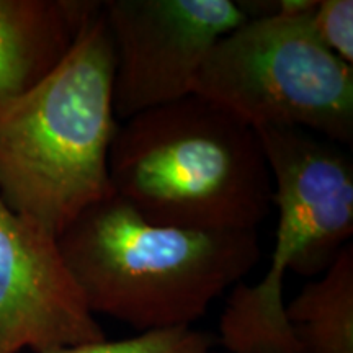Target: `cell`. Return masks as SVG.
I'll return each instance as SVG.
<instances>
[{"label": "cell", "instance_id": "obj_1", "mask_svg": "<svg viewBox=\"0 0 353 353\" xmlns=\"http://www.w3.org/2000/svg\"><path fill=\"white\" fill-rule=\"evenodd\" d=\"M114 50L101 2L41 81L0 105V200L59 237L112 196Z\"/></svg>", "mask_w": 353, "mask_h": 353}, {"label": "cell", "instance_id": "obj_2", "mask_svg": "<svg viewBox=\"0 0 353 353\" xmlns=\"http://www.w3.org/2000/svg\"><path fill=\"white\" fill-rule=\"evenodd\" d=\"M110 187L145 221L201 231H257L273 182L257 131L200 95L117 126Z\"/></svg>", "mask_w": 353, "mask_h": 353}, {"label": "cell", "instance_id": "obj_3", "mask_svg": "<svg viewBox=\"0 0 353 353\" xmlns=\"http://www.w3.org/2000/svg\"><path fill=\"white\" fill-rule=\"evenodd\" d=\"M57 245L92 314L139 332L192 327L262 254L257 231L159 226L114 195L82 211Z\"/></svg>", "mask_w": 353, "mask_h": 353}, {"label": "cell", "instance_id": "obj_4", "mask_svg": "<svg viewBox=\"0 0 353 353\" xmlns=\"http://www.w3.org/2000/svg\"><path fill=\"white\" fill-rule=\"evenodd\" d=\"M255 131L272 174L276 239L262 280L232 290L219 342L229 353H299L285 314V273H324L350 242L353 162L343 145L299 128Z\"/></svg>", "mask_w": 353, "mask_h": 353}, {"label": "cell", "instance_id": "obj_5", "mask_svg": "<svg viewBox=\"0 0 353 353\" xmlns=\"http://www.w3.org/2000/svg\"><path fill=\"white\" fill-rule=\"evenodd\" d=\"M311 13H276L237 26L211 48L193 94L254 130L299 128L352 145L353 68L322 46Z\"/></svg>", "mask_w": 353, "mask_h": 353}, {"label": "cell", "instance_id": "obj_6", "mask_svg": "<svg viewBox=\"0 0 353 353\" xmlns=\"http://www.w3.org/2000/svg\"><path fill=\"white\" fill-rule=\"evenodd\" d=\"M114 50L113 110L120 120L193 94L211 48L249 19L241 0L101 2Z\"/></svg>", "mask_w": 353, "mask_h": 353}, {"label": "cell", "instance_id": "obj_7", "mask_svg": "<svg viewBox=\"0 0 353 353\" xmlns=\"http://www.w3.org/2000/svg\"><path fill=\"white\" fill-rule=\"evenodd\" d=\"M57 239L0 200V353L103 341Z\"/></svg>", "mask_w": 353, "mask_h": 353}, {"label": "cell", "instance_id": "obj_8", "mask_svg": "<svg viewBox=\"0 0 353 353\" xmlns=\"http://www.w3.org/2000/svg\"><path fill=\"white\" fill-rule=\"evenodd\" d=\"M95 0H0V105L32 88L69 51Z\"/></svg>", "mask_w": 353, "mask_h": 353}, {"label": "cell", "instance_id": "obj_9", "mask_svg": "<svg viewBox=\"0 0 353 353\" xmlns=\"http://www.w3.org/2000/svg\"><path fill=\"white\" fill-rule=\"evenodd\" d=\"M299 353H353V244L285 306Z\"/></svg>", "mask_w": 353, "mask_h": 353}, {"label": "cell", "instance_id": "obj_10", "mask_svg": "<svg viewBox=\"0 0 353 353\" xmlns=\"http://www.w3.org/2000/svg\"><path fill=\"white\" fill-rule=\"evenodd\" d=\"M48 353H216L214 339L193 327L145 330L123 341L81 343Z\"/></svg>", "mask_w": 353, "mask_h": 353}, {"label": "cell", "instance_id": "obj_11", "mask_svg": "<svg viewBox=\"0 0 353 353\" xmlns=\"http://www.w3.org/2000/svg\"><path fill=\"white\" fill-rule=\"evenodd\" d=\"M312 32L322 46L343 63L353 64V0H317L311 17Z\"/></svg>", "mask_w": 353, "mask_h": 353}]
</instances>
